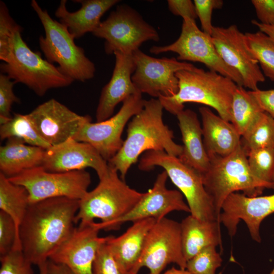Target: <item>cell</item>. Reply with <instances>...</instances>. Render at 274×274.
<instances>
[{
	"label": "cell",
	"mask_w": 274,
	"mask_h": 274,
	"mask_svg": "<svg viewBox=\"0 0 274 274\" xmlns=\"http://www.w3.org/2000/svg\"><path fill=\"white\" fill-rule=\"evenodd\" d=\"M252 23L257 27L260 31L268 36L274 42V25H265L253 20Z\"/></svg>",
	"instance_id": "ee69618b"
},
{
	"label": "cell",
	"mask_w": 274,
	"mask_h": 274,
	"mask_svg": "<svg viewBox=\"0 0 274 274\" xmlns=\"http://www.w3.org/2000/svg\"><path fill=\"white\" fill-rule=\"evenodd\" d=\"M9 179L27 191L29 203L54 197L81 199L87 193L91 179L85 169L51 172L41 166L26 170Z\"/></svg>",
	"instance_id": "30bf717a"
},
{
	"label": "cell",
	"mask_w": 274,
	"mask_h": 274,
	"mask_svg": "<svg viewBox=\"0 0 274 274\" xmlns=\"http://www.w3.org/2000/svg\"><path fill=\"white\" fill-rule=\"evenodd\" d=\"M270 274H274V266H273L271 272L270 273Z\"/></svg>",
	"instance_id": "7dc6e473"
},
{
	"label": "cell",
	"mask_w": 274,
	"mask_h": 274,
	"mask_svg": "<svg viewBox=\"0 0 274 274\" xmlns=\"http://www.w3.org/2000/svg\"><path fill=\"white\" fill-rule=\"evenodd\" d=\"M263 112L251 91L237 86L231 102L230 122L241 136L250 129Z\"/></svg>",
	"instance_id": "83f0119b"
},
{
	"label": "cell",
	"mask_w": 274,
	"mask_h": 274,
	"mask_svg": "<svg viewBox=\"0 0 274 274\" xmlns=\"http://www.w3.org/2000/svg\"><path fill=\"white\" fill-rule=\"evenodd\" d=\"M73 2L80 3V9L70 12L66 7L67 1L61 0L55 15L76 39L87 32L92 33L100 23L103 15L120 1L76 0Z\"/></svg>",
	"instance_id": "603a6c76"
},
{
	"label": "cell",
	"mask_w": 274,
	"mask_h": 274,
	"mask_svg": "<svg viewBox=\"0 0 274 274\" xmlns=\"http://www.w3.org/2000/svg\"><path fill=\"white\" fill-rule=\"evenodd\" d=\"M46 262L39 266L40 274H46Z\"/></svg>",
	"instance_id": "bcb514c9"
},
{
	"label": "cell",
	"mask_w": 274,
	"mask_h": 274,
	"mask_svg": "<svg viewBox=\"0 0 274 274\" xmlns=\"http://www.w3.org/2000/svg\"><path fill=\"white\" fill-rule=\"evenodd\" d=\"M13 248L22 250L16 224L10 216L0 211V256Z\"/></svg>",
	"instance_id": "d590c367"
},
{
	"label": "cell",
	"mask_w": 274,
	"mask_h": 274,
	"mask_svg": "<svg viewBox=\"0 0 274 274\" xmlns=\"http://www.w3.org/2000/svg\"><path fill=\"white\" fill-rule=\"evenodd\" d=\"M156 220L148 218L134 222L119 236H109L107 241L111 252L128 273L139 259L148 234Z\"/></svg>",
	"instance_id": "d4e9b609"
},
{
	"label": "cell",
	"mask_w": 274,
	"mask_h": 274,
	"mask_svg": "<svg viewBox=\"0 0 274 274\" xmlns=\"http://www.w3.org/2000/svg\"><path fill=\"white\" fill-rule=\"evenodd\" d=\"M210 160L208 170L201 175L219 219L222 204L231 194L241 191L255 197L265 189L250 170L247 153L242 145L229 155L213 156Z\"/></svg>",
	"instance_id": "52a82bcc"
},
{
	"label": "cell",
	"mask_w": 274,
	"mask_h": 274,
	"mask_svg": "<svg viewBox=\"0 0 274 274\" xmlns=\"http://www.w3.org/2000/svg\"><path fill=\"white\" fill-rule=\"evenodd\" d=\"M31 6L44 27L45 36H41L39 46L46 59L58 64V68L72 80L85 82L94 76L95 66L87 58L84 49L76 45L74 37L60 22L53 19L36 0Z\"/></svg>",
	"instance_id": "8992f818"
},
{
	"label": "cell",
	"mask_w": 274,
	"mask_h": 274,
	"mask_svg": "<svg viewBox=\"0 0 274 274\" xmlns=\"http://www.w3.org/2000/svg\"><path fill=\"white\" fill-rule=\"evenodd\" d=\"M178 93L172 97L158 99L163 109L176 115L184 110L186 102H196L215 109L218 115L230 122L231 106L237 85L230 79L212 71L194 67L177 72Z\"/></svg>",
	"instance_id": "277c9868"
},
{
	"label": "cell",
	"mask_w": 274,
	"mask_h": 274,
	"mask_svg": "<svg viewBox=\"0 0 274 274\" xmlns=\"http://www.w3.org/2000/svg\"><path fill=\"white\" fill-rule=\"evenodd\" d=\"M93 273L129 274L115 258L107 241L100 246L97 252L93 264Z\"/></svg>",
	"instance_id": "8d00e7d4"
},
{
	"label": "cell",
	"mask_w": 274,
	"mask_h": 274,
	"mask_svg": "<svg viewBox=\"0 0 274 274\" xmlns=\"http://www.w3.org/2000/svg\"><path fill=\"white\" fill-rule=\"evenodd\" d=\"M150 52L155 54L167 52L176 53L178 60L203 63L209 70L227 77L237 86L243 87L239 74L224 62L215 48L212 37L200 30L195 20L183 19L181 32L176 41L166 46H153Z\"/></svg>",
	"instance_id": "8fae6325"
},
{
	"label": "cell",
	"mask_w": 274,
	"mask_h": 274,
	"mask_svg": "<svg viewBox=\"0 0 274 274\" xmlns=\"http://www.w3.org/2000/svg\"><path fill=\"white\" fill-rule=\"evenodd\" d=\"M0 274H33V265L22 250L13 248L8 253L0 256Z\"/></svg>",
	"instance_id": "e575fe53"
},
{
	"label": "cell",
	"mask_w": 274,
	"mask_h": 274,
	"mask_svg": "<svg viewBox=\"0 0 274 274\" xmlns=\"http://www.w3.org/2000/svg\"><path fill=\"white\" fill-rule=\"evenodd\" d=\"M41 166L51 172H67L93 168L99 179L109 170L108 162L90 144L70 139L45 149Z\"/></svg>",
	"instance_id": "d6986e66"
},
{
	"label": "cell",
	"mask_w": 274,
	"mask_h": 274,
	"mask_svg": "<svg viewBox=\"0 0 274 274\" xmlns=\"http://www.w3.org/2000/svg\"><path fill=\"white\" fill-rule=\"evenodd\" d=\"M45 149L27 145L16 138L7 140L0 147L1 173L7 178L41 166Z\"/></svg>",
	"instance_id": "4316f807"
},
{
	"label": "cell",
	"mask_w": 274,
	"mask_h": 274,
	"mask_svg": "<svg viewBox=\"0 0 274 274\" xmlns=\"http://www.w3.org/2000/svg\"><path fill=\"white\" fill-rule=\"evenodd\" d=\"M100 230L98 223H79L49 259L64 265L73 274H93L97 252L109 238L98 236Z\"/></svg>",
	"instance_id": "ac0fdd59"
},
{
	"label": "cell",
	"mask_w": 274,
	"mask_h": 274,
	"mask_svg": "<svg viewBox=\"0 0 274 274\" xmlns=\"http://www.w3.org/2000/svg\"><path fill=\"white\" fill-rule=\"evenodd\" d=\"M241 145L247 153L250 150L274 147V119L264 112L241 138Z\"/></svg>",
	"instance_id": "1f68e13d"
},
{
	"label": "cell",
	"mask_w": 274,
	"mask_h": 274,
	"mask_svg": "<svg viewBox=\"0 0 274 274\" xmlns=\"http://www.w3.org/2000/svg\"><path fill=\"white\" fill-rule=\"evenodd\" d=\"M247 158L254 177L265 189L274 190V147L250 150Z\"/></svg>",
	"instance_id": "d6a6232c"
},
{
	"label": "cell",
	"mask_w": 274,
	"mask_h": 274,
	"mask_svg": "<svg viewBox=\"0 0 274 274\" xmlns=\"http://www.w3.org/2000/svg\"><path fill=\"white\" fill-rule=\"evenodd\" d=\"M41 137L50 145L75 139L83 125L91 121L89 115H80L55 99L37 107L27 114Z\"/></svg>",
	"instance_id": "2e32d148"
},
{
	"label": "cell",
	"mask_w": 274,
	"mask_h": 274,
	"mask_svg": "<svg viewBox=\"0 0 274 274\" xmlns=\"http://www.w3.org/2000/svg\"><path fill=\"white\" fill-rule=\"evenodd\" d=\"M22 27L11 16L6 4L0 2L1 70L13 80L44 96L51 89L70 85L74 81L58 67L32 51L22 39Z\"/></svg>",
	"instance_id": "7a4b0ae2"
},
{
	"label": "cell",
	"mask_w": 274,
	"mask_h": 274,
	"mask_svg": "<svg viewBox=\"0 0 274 274\" xmlns=\"http://www.w3.org/2000/svg\"><path fill=\"white\" fill-rule=\"evenodd\" d=\"M162 167L172 183L185 197L190 215L201 220H218L212 200L204 187L200 173L178 157L164 151H148L141 158L139 168L143 171Z\"/></svg>",
	"instance_id": "ba28073f"
},
{
	"label": "cell",
	"mask_w": 274,
	"mask_h": 274,
	"mask_svg": "<svg viewBox=\"0 0 274 274\" xmlns=\"http://www.w3.org/2000/svg\"><path fill=\"white\" fill-rule=\"evenodd\" d=\"M257 17L263 24L274 25V0H252Z\"/></svg>",
	"instance_id": "ab89813d"
},
{
	"label": "cell",
	"mask_w": 274,
	"mask_h": 274,
	"mask_svg": "<svg viewBox=\"0 0 274 274\" xmlns=\"http://www.w3.org/2000/svg\"><path fill=\"white\" fill-rule=\"evenodd\" d=\"M0 138L1 141L18 139L27 145L44 149L51 146L39 134L27 114L14 113L11 119L1 124Z\"/></svg>",
	"instance_id": "f546056e"
},
{
	"label": "cell",
	"mask_w": 274,
	"mask_h": 274,
	"mask_svg": "<svg viewBox=\"0 0 274 274\" xmlns=\"http://www.w3.org/2000/svg\"><path fill=\"white\" fill-rule=\"evenodd\" d=\"M211 37L222 59L241 75L243 87L251 91L258 89V84L265 81V76L247 46L245 34L236 25H231L227 27L214 26Z\"/></svg>",
	"instance_id": "9a60e30c"
},
{
	"label": "cell",
	"mask_w": 274,
	"mask_h": 274,
	"mask_svg": "<svg viewBox=\"0 0 274 274\" xmlns=\"http://www.w3.org/2000/svg\"><path fill=\"white\" fill-rule=\"evenodd\" d=\"M29 204L27 190L23 186L12 183L0 173L1 211L7 214L14 221L19 241V227Z\"/></svg>",
	"instance_id": "f1b7e54d"
},
{
	"label": "cell",
	"mask_w": 274,
	"mask_h": 274,
	"mask_svg": "<svg viewBox=\"0 0 274 274\" xmlns=\"http://www.w3.org/2000/svg\"><path fill=\"white\" fill-rule=\"evenodd\" d=\"M161 274H192L186 269L181 268H176L174 267L166 270L165 272Z\"/></svg>",
	"instance_id": "f6af8a7d"
},
{
	"label": "cell",
	"mask_w": 274,
	"mask_h": 274,
	"mask_svg": "<svg viewBox=\"0 0 274 274\" xmlns=\"http://www.w3.org/2000/svg\"><path fill=\"white\" fill-rule=\"evenodd\" d=\"M193 3L202 31L211 36L214 27L212 23L213 11L222 8L223 2L221 0H194Z\"/></svg>",
	"instance_id": "f35d334b"
},
{
	"label": "cell",
	"mask_w": 274,
	"mask_h": 274,
	"mask_svg": "<svg viewBox=\"0 0 274 274\" xmlns=\"http://www.w3.org/2000/svg\"><path fill=\"white\" fill-rule=\"evenodd\" d=\"M92 33L105 40V51L108 55L116 51L132 54L143 43L159 40L156 29L126 5L117 6Z\"/></svg>",
	"instance_id": "9c48e42d"
},
{
	"label": "cell",
	"mask_w": 274,
	"mask_h": 274,
	"mask_svg": "<svg viewBox=\"0 0 274 274\" xmlns=\"http://www.w3.org/2000/svg\"><path fill=\"white\" fill-rule=\"evenodd\" d=\"M79 200L54 197L29 204L19 233L22 251L32 264L46 263L72 234Z\"/></svg>",
	"instance_id": "6da1fadb"
},
{
	"label": "cell",
	"mask_w": 274,
	"mask_h": 274,
	"mask_svg": "<svg viewBox=\"0 0 274 274\" xmlns=\"http://www.w3.org/2000/svg\"><path fill=\"white\" fill-rule=\"evenodd\" d=\"M168 175L165 170L158 175L153 187L144 193L134 207L126 215L115 221L110 230L117 229L126 222H134L148 218L159 220L173 211L190 213V209L182 193L168 189L166 186Z\"/></svg>",
	"instance_id": "ffe728a7"
},
{
	"label": "cell",
	"mask_w": 274,
	"mask_h": 274,
	"mask_svg": "<svg viewBox=\"0 0 274 274\" xmlns=\"http://www.w3.org/2000/svg\"><path fill=\"white\" fill-rule=\"evenodd\" d=\"M222 259L216 247L210 246L201 250L187 261L186 269L192 274H216Z\"/></svg>",
	"instance_id": "836d02e7"
},
{
	"label": "cell",
	"mask_w": 274,
	"mask_h": 274,
	"mask_svg": "<svg viewBox=\"0 0 274 274\" xmlns=\"http://www.w3.org/2000/svg\"><path fill=\"white\" fill-rule=\"evenodd\" d=\"M109 166L107 174L99 179L96 187L79 200L76 223L88 224L99 219L101 230H110L112 223L128 213L144 193L128 186L118 172Z\"/></svg>",
	"instance_id": "5b68a950"
},
{
	"label": "cell",
	"mask_w": 274,
	"mask_h": 274,
	"mask_svg": "<svg viewBox=\"0 0 274 274\" xmlns=\"http://www.w3.org/2000/svg\"><path fill=\"white\" fill-rule=\"evenodd\" d=\"M163 107L158 99L145 100L143 109L128 123L127 137L118 153L108 164L120 174L124 180L131 166L139 156L148 151H164L179 157L182 145L174 141V132L162 119Z\"/></svg>",
	"instance_id": "3957f363"
},
{
	"label": "cell",
	"mask_w": 274,
	"mask_h": 274,
	"mask_svg": "<svg viewBox=\"0 0 274 274\" xmlns=\"http://www.w3.org/2000/svg\"><path fill=\"white\" fill-rule=\"evenodd\" d=\"M114 54V68L110 80L101 90L95 113L96 122L111 117L118 104L129 96L140 92L131 80L135 70L132 54L120 51H116Z\"/></svg>",
	"instance_id": "44dd1931"
},
{
	"label": "cell",
	"mask_w": 274,
	"mask_h": 274,
	"mask_svg": "<svg viewBox=\"0 0 274 274\" xmlns=\"http://www.w3.org/2000/svg\"><path fill=\"white\" fill-rule=\"evenodd\" d=\"M180 224L183 252L187 261L207 247L222 248L219 221L201 220L190 215Z\"/></svg>",
	"instance_id": "484cf974"
},
{
	"label": "cell",
	"mask_w": 274,
	"mask_h": 274,
	"mask_svg": "<svg viewBox=\"0 0 274 274\" xmlns=\"http://www.w3.org/2000/svg\"><path fill=\"white\" fill-rule=\"evenodd\" d=\"M15 82L5 74L0 75V124H3L12 117L11 114L14 102H19V99L13 92Z\"/></svg>",
	"instance_id": "74e56055"
},
{
	"label": "cell",
	"mask_w": 274,
	"mask_h": 274,
	"mask_svg": "<svg viewBox=\"0 0 274 274\" xmlns=\"http://www.w3.org/2000/svg\"><path fill=\"white\" fill-rule=\"evenodd\" d=\"M274 213V194L249 197L243 193L234 192L223 202L219 217L230 237L236 234L237 225L243 220L246 224L251 237L260 243L262 222Z\"/></svg>",
	"instance_id": "e0dca14e"
},
{
	"label": "cell",
	"mask_w": 274,
	"mask_h": 274,
	"mask_svg": "<svg viewBox=\"0 0 274 274\" xmlns=\"http://www.w3.org/2000/svg\"><path fill=\"white\" fill-rule=\"evenodd\" d=\"M167 4L169 10L183 19L195 20L197 17L194 3L190 0H168Z\"/></svg>",
	"instance_id": "60d3db41"
},
{
	"label": "cell",
	"mask_w": 274,
	"mask_h": 274,
	"mask_svg": "<svg viewBox=\"0 0 274 274\" xmlns=\"http://www.w3.org/2000/svg\"><path fill=\"white\" fill-rule=\"evenodd\" d=\"M145 100L140 92L129 96L116 114L101 122H87L74 139L91 145L108 162L121 149L124 127L143 109Z\"/></svg>",
	"instance_id": "5bb4252c"
},
{
	"label": "cell",
	"mask_w": 274,
	"mask_h": 274,
	"mask_svg": "<svg viewBox=\"0 0 274 274\" xmlns=\"http://www.w3.org/2000/svg\"><path fill=\"white\" fill-rule=\"evenodd\" d=\"M176 116L183 143L182 153L178 157L202 175L208 170L210 160L203 145L202 126L197 115L191 110L184 109Z\"/></svg>",
	"instance_id": "cb8c5ba5"
},
{
	"label": "cell",
	"mask_w": 274,
	"mask_h": 274,
	"mask_svg": "<svg viewBox=\"0 0 274 274\" xmlns=\"http://www.w3.org/2000/svg\"><path fill=\"white\" fill-rule=\"evenodd\" d=\"M264 112L274 119V89L250 91Z\"/></svg>",
	"instance_id": "b9f144b4"
},
{
	"label": "cell",
	"mask_w": 274,
	"mask_h": 274,
	"mask_svg": "<svg viewBox=\"0 0 274 274\" xmlns=\"http://www.w3.org/2000/svg\"><path fill=\"white\" fill-rule=\"evenodd\" d=\"M199 112L203 145L209 158L229 155L240 147L242 136L230 122L216 115L208 107H200Z\"/></svg>",
	"instance_id": "7402d4cb"
},
{
	"label": "cell",
	"mask_w": 274,
	"mask_h": 274,
	"mask_svg": "<svg viewBox=\"0 0 274 274\" xmlns=\"http://www.w3.org/2000/svg\"><path fill=\"white\" fill-rule=\"evenodd\" d=\"M46 274H73L64 265L49 259L46 262Z\"/></svg>",
	"instance_id": "7bdbcfd3"
},
{
	"label": "cell",
	"mask_w": 274,
	"mask_h": 274,
	"mask_svg": "<svg viewBox=\"0 0 274 274\" xmlns=\"http://www.w3.org/2000/svg\"><path fill=\"white\" fill-rule=\"evenodd\" d=\"M245 39L248 48L258 61L264 76L274 81V42L260 30L245 33Z\"/></svg>",
	"instance_id": "4dcf8cb0"
},
{
	"label": "cell",
	"mask_w": 274,
	"mask_h": 274,
	"mask_svg": "<svg viewBox=\"0 0 274 274\" xmlns=\"http://www.w3.org/2000/svg\"><path fill=\"white\" fill-rule=\"evenodd\" d=\"M186 269L182 249L181 224L164 217L156 221L147 237L142 254L129 274H138L143 267L149 274H161L168 264Z\"/></svg>",
	"instance_id": "7c38bea8"
},
{
	"label": "cell",
	"mask_w": 274,
	"mask_h": 274,
	"mask_svg": "<svg viewBox=\"0 0 274 274\" xmlns=\"http://www.w3.org/2000/svg\"><path fill=\"white\" fill-rule=\"evenodd\" d=\"M132 58L135 70L132 81L142 94L153 97H172L179 90V81L176 73L195 67L191 63L182 62L175 57L157 58L144 53L140 49L134 51Z\"/></svg>",
	"instance_id": "4fadbf2b"
}]
</instances>
